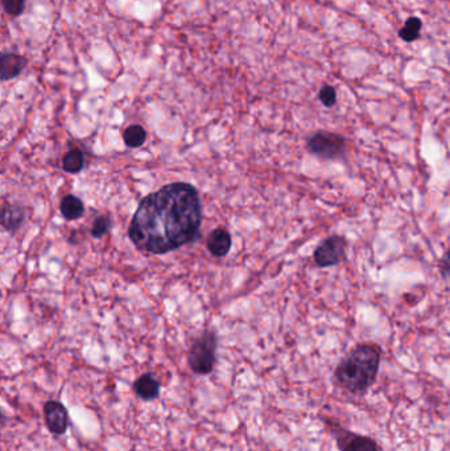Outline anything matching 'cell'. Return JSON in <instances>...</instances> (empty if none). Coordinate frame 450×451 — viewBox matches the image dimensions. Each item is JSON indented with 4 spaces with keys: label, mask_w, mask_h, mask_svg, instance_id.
I'll list each match as a JSON object with an SVG mask.
<instances>
[{
    "label": "cell",
    "mask_w": 450,
    "mask_h": 451,
    "mask_svg": "<svg viewBox=\"0 0 450 451\" xmlns=\"http://www.w3.org/2000/svg\"><path fill=\"white\" fill-rule=\"evenodd\" d=\"M201 223L198 192L191 184L173 182L142 199L129 223V236L138 250L161 255L193 242Z\"/></svg>",
    "instance_id": "cell-1"
},
{
    "label": "cell",
    "mask_w": 450,
    "mask_h": 451,
    "mask_svg": "<svg viewBox=\"0 0 450 451\" xmlns=\"http://www.w3.org/2000/svg\"><path fill=\"white\" fill-rule=\"evenodd\" d=\"M379 364V347L375 344H359L339 363L336 379L341 387L350 392H363L374 384Z\"/></svg>",
    "instance_id": "cell-2"
},
{
    "label": "cell",
    "mask_w": 450,
    "mask_h": 451,
    "mask_svg": "<svg viewBox=\"0 0 450 451\" xmlns=\"http://www.w3.org/2000/svg\"><path fill=\"white\" fill-rule=\"evenodd\" d=\"M217 334L211 330L205 331L195 339L191 347L188 363L197 375H208L215 367L217 362Z\"/></svg>",
    "instance_id": "cell-3"
},
{
    "label": "cell",
    "mask_w": 450,
    "mask_h": 451,
    "mask_svg": "<svg viewBox=\"0 0 450 451\" xmlns=\"http://www.w3.org/2000/svg\"><path fill=\"white\" fill-rule=\"evenodd\" d=\"M346 139L334 132L320 131L308 138V151L323 160H339L346 155Z\"/></svg>",
    "instance_id": "cell-4"
},
{
    "label": "cell",
    "mask_w": 450,
    "mask_h": 451,
    "mask_svg": "<svg viewBox=\"0 0 450 451\" xmlns=\"http://www.w3.org/2000/svg\"><path fill=\"white\" fill-rule=\"evenodd\" d=\"M346 248L347 241L343 236H329L314 251V261L322 268L337 265L346 256Z\"/></svg>",
    "instance_id": "cell-5"
},
{
    "label": "cell",
    "mask_w": 450,
    "mask_h": 451,
    "mask_svg": "<svg viewBox=\"0 0 450 451\" xmlns=\"http://www.w3.org/2000/svg\"><path fill=\"white\" fill-rule=\"evenodd\" d=\"M44 419L52 434L63 435L69 426V413L64 404L49 400L44 404Z\"/></svg>",
    "instance_id": "cell-6"
},
{
    "label": "cell",
    "mask_w": 450,
    "mask_h": 451,
    "mask_svg": "<svg viewBox=\"0 0 450 451\" xmlns=\"http://www.w3.org/2000/svg\"><path fill=\"white\" fill-rule=\"evenodd\" d=\"M1 64V81H8L17 77L27 66V60L15 53H3L0 58Z\"/></svg>",
    "instance_id": "cell-7"
},
{
    "label": "cell",
    "mask_w": 450,
    "mask_h": 451,
    "mask_svg": "<svg viewBox=\"0 0 450 451\" xmlns=\"http://www.w3.org/2000/svg\"><path fill=\"white\" fill-rule=\"evenodd\" d=\"M231 248V235L225 228L214 230L208 238V250L215 258H224Z\"/></svg>",
    "instance_id": "cell-8"
},
{
    "label": "cell",
    "mask_w": 450,
    "mask_h": 451,
    "mask_svg": "<svg viewBox=\"0 0 450 451\" xmlns=\"http://www.w3.org/2000/svg\"><path fill=\"white\" fill-rule=\"evenodd\" d=\"M133 392L143 400H155L160 395V383L151 373H144L133 383Z\"/></svg>",
    "instance_id": "cell-9"
},
{
    "label": "cell",
    "mask_w": 450,
    "mask_h": 451,
    "mask_svg": "<svg viewBox=\"0 0 450 451\" xmlns=\"http://www.w3.org/2000/svg\"><path fill=\"white\" fill-rule=\"evenodd\" d=\"M24 222V211L15 205H4L1 210V226L7 231H17Z\"/></svg>",
    "instance_id": "cell-10"
},
{
    "label": "cell",
    "mask_w": 450,
    "mask_h": 451,
    "mask_svg": "<svg viewBox=\"0 0 450 451\" xmlns=\"http://www.w3.org/2000/svg\"><path fill=\"white\" fill-rule=\"evenodd\" d=\"M60 211L64 215L65 219L76 221V219H80L81 217L83 215L85 206H83V202L81 201L78 197L66 195L64 199L61 201Z\"/></svg>",
    "instance_id": "cell-11"
},
{
    "label": "cell",
    "mask_w": 450,
    "mask_h": 451,
    "mask_svg": "<svg viewBox=\"0 0 450 451\" xmlns=\"http://www.w3.org/2000/svg\"><path fill=\"white\" fill-rule=\"evenodd\" d=\"M422 28V21L420 17H409L399 31V37L405 43H414L420 37V32Z\"/></svg>",
    "instance_id": "cell-12"
},
{
    "label": "cell",
    "mask_w": 450,
    "mask_h": 451,
    "mask_svg": "<svg viewBox=\"0 0 450 451\" xmlns=\"http://www.w3.org/2000/svg\"><path fill=\"white\" fill-rule=\"evenodd\" d=\"M83 162H85V159H83L82 151L78 148H73L65 155L63 168L67 173H78L83 168Z\"/></svg>",
    "instance_id": "cell-13"
},
{
    "label": "cell",
    "mask_w": 450,
    "mask_h": 451,
    "mask_svg": "<svg viewBox=\"0 0 450 451\" xmlns=\"http://www.w3.org/2000/svg\"><path fill=\"white\" fill-rule=\"evenodd\" d=\"M145 139H147L145 129L142 126H138V124L129 126V129H126L125 133H123L125 144L129 146V148H138V146L144 144Z\"/></svg>",
    "instance_id": "cell-14"
},
{
    "label": "cell",
    "mask_w": 450,
    "mask_h": 451,
    "mask_svg": "<svg viewBox=\"0 0 450 451\" xmlns=\"http://www.w3.org/2000/svg\"><path fill=\"white\" fill-rule=\"evenodd\" d=\"M345 451H381L374 441L366 437H354L345 446Z\"/></svg>",
    "instance_id": "cell-15"
},
{
    "label": "cell",
    "mask_w": 450,
    "mask_h": 451,
    "mask_svg": "<svg viewBox=\"0 0 450 451\" xmlns=\"http://www.w3.org/2000/svg\"><path fill=\"white\" fill-rule=\"evenodd\" d=\"M1 6L10 16H20L25 10V0H1Z\"/></svg>",
    "instance_id": "cell-16"
},
{
    "label": "cell",
    "mask_w": 450,
    "mask_h": 451,
    "mask_svg": "<svg viewBox=\"0 0 450 451\" xmlns=\"http://www.w3.org/2000/svg\"><path fill=\"white\" fill-rule=\"evenodd\" d=\"M319 98H320V100H321V103L325 107L330 109L337 102V91L333 86L325 85V86H322L321 90L319 93Z\"/></svg>",
    "instance_id": "cell-17"
},
{
    "label": "cell",
    "mask_w": 450,
    "mask_h": 451,
    "mask_svg": "<svg viewBox=\"0 0 450 451\" xmlns=\"http://www.w3.org/2000/svg\"><path fill=\"white\" fill-rule=\"evenodd\" d=\"M110 227H111V222H110L109 217H99L92 227V236L98 238V239L105 236L109 232Z\"/></svg>",
    "instance_id": "cell-18"
},
{
    "label": "cell",
    "mask_w": 450,
    "mask_h": 451,
    "mask_svg": "<svg viewBox=\"0 0 450 451\" xmlns=\"http://www.w3.org/2000/svg\"><path fill=\"white\" fill-rule=\"evenodd\" d=\"M438 268H440V272L442 274V277L450 283V251H448L445 254V256L441 258Z\"/></svg>",
    "instance_id": "cell-19"
}]
</instances>
